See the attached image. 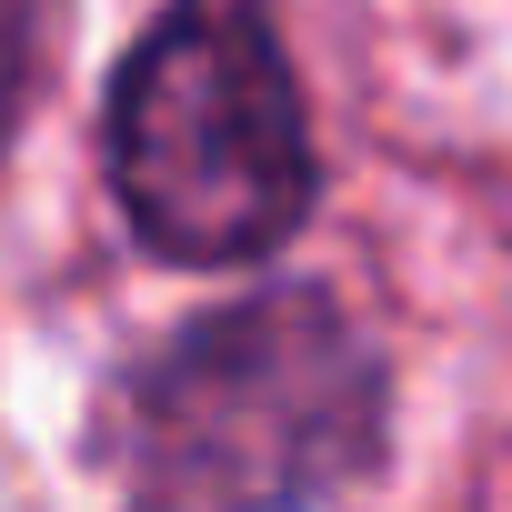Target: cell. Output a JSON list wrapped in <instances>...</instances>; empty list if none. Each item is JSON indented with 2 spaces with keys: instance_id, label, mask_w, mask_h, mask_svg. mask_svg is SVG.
I'll return each mask as SVG.
<instances>
[{
  "instance_id": "cell-1",
  "label": "cell",
  "mask_w": 512,
  "mask_h": 512,
  "mask_svg": "<svg viewBox=\"0 0 512 512\" xmlns=\"http://www.w3.org/2000/svg\"><path fill=\"white\" fill-rule=\"evenodd\" d=\"M141 512H312L382 452V362L322 292H262L191 322L131 382Z\"/></svg>"
},
{
  "instance_id": "cell-2",
  "label": "cell",
  "mask_w": 512,
  "mask_h": 512,
  "mask_svg": "<svg viewBox=\"0 0 512 512\" xmlns=\"http://www.w3.org/2000/svg\"><path fill=\"white\" fill-rule=\"evenodd\" d=\"M111 191L161 262L221 272L312 211V131L262 0H171L111 81Z\"/></svg>"
},
{
  "instance_id": "cell-3",
  "label": "cell",
  "mask_w": 512,
  "mask_h": 512,
  "mask_svg": "<svg viewBox=\"0 0 512 512\" xmlns=\"http://www.w3.org/2000/svg\"><path fill=\"white\" fill-rule=\"evenodd\" d=\"M41 41H51V0H0V131H11V111L31 101Z\"/></svg>"
}]
</instances>
